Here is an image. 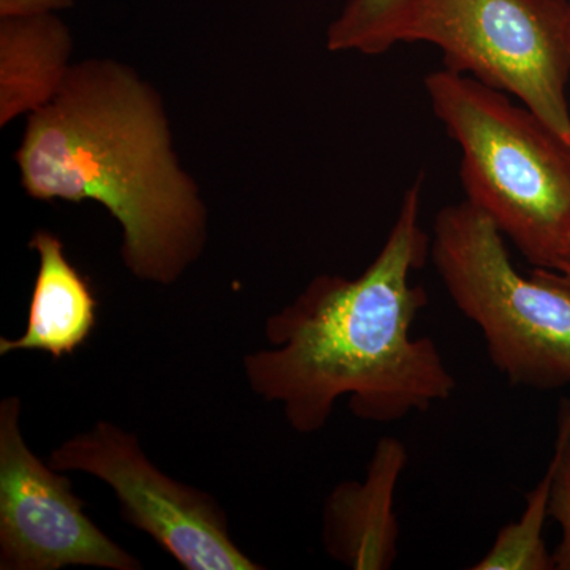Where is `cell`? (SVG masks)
<instances>
[{"label":"cell","instance_id":"1","mask_svg":"<svg viewBox=\"0 0 570 570\" xmlns=\"http://www.w3.org/2000/svg\"><path fill=\"white\" fill-rule=\"evenodd\" d=\"M422 181L404 194L381 253L355 279L317 276L266 321L268 347L246 356L255 395L275 403L296 433L324 430L341 397L371 423L400 422L448 401L456 381L431 337L412 335L428 305L412 273L431 239L420 227Z\"/></svg>","mask_w":570,"mask_h":570},{"label":"cell","instance_id":"2","mask_svg":"<svg viewBox=\"0 0 570 570\" xmlns=\"http://www.w3.org/2000/svg\"><path fill=\"white\" fill-rule=\"evenodd\" d=\"M18 165L33 198L102 205L138 279L171 285L204 250L197 186L176 163L159 97L127 67H70L61 91L32 112Z\"/></svg>","mask_w":570,"mask_h":570},{"label":"cell","instance_id":"3","mask_svg":"<svg viewBox=\"0 0 570 570\" xmlns=\"http://www.w3.org/2000/svg\"><path fill=\"white\" fill-rule=\"evenodd\" d=\"M434 115L461 149L469 204L534 268L557 269L570 239V145L508 94L449 69L425 78Z\"/></svg>","mask_w":570,"mask_h":570},{"label":"cell","instance_id":"4","mask_svg":"<svg viewBox=\"0 0 570 570\" xmlns=\"http://www.w3.org/2000/svg\"><path fill=\"white\" fill-rule=\"evenodd\" d=\"M431 262L456 309L478 325L513 387H570V284L554 269L521 275L504 235L468 200L438 213Z\"/></svg>","mask_w":570,"mask_h":570},{"label":"cell","instance_id":"5","mask_svg":"<svg viewBox=\"0 0 570 570\" xmlns=\"http://www.w3.org/2000/svg\"><path fill=\"white\" fill-rule=\"evenodd\" d=\"M420 41L444 52L445 69L515 96L570 145V0H417L389 48Z\"/></svg>","mask_w":570,"mask_h":570},{"label":"cell","instance_id":"6","mask_svg":"<svg viewBox=\"0 0 570 570\" xmlns=\"http://www.w3.org/2000/svg\"><path fill=\"white\" fill-rule=\"evenodd\" d=\"M52 468L102 480L118 499L122 520L145 532L186 570H258L232 539L219 502L160 471L130 431L112 422L63 441Z\"/></svg>","mask_w":570,"mask_h":570},{"label":"cell","instance_id":"7","mask_svg":"<svg viewBox=\"0 0 570 570\" xmlns=\"http://www.w3.org/2000/svg\"><path fill=\"white\" fill-rule=\"evenodd\" d=\"M21 406L0 401V570L142 569L89 519L63 472L29 449Z\"/></svg>","mask_w":570,"mask_h":570},{"label":"cell","instance_id":"8","mask_svg":"<svg viewBox=\"0 0 570 570\" xmlns=\"http://www.w3.org/2000/svg\"><path fill=\"white\" fill-rule=\"evenodd\" d=\"M403 441L379 439L363 480H347L328 494L322 542L333 560L355 570H387L397 557L395 494L407 466Z\"/></svg>","mask_w":570,"mask_h":570},{"label":"cell","instance_id":"9","mask_svg":"<svg viewBox=\"0 0 570 570\" xmlns=\"http://www.w3.org/2000/svg\"><path fill=\"white\" fill-rule=\"evenodd\" d=\"M31 247L39 255L28 325L20 337H0V355L45 352L52 358L73 354L97 326V299L67 258L58 236L37 232Z\"/></svg>","mask_w":570,"mask_h":570},{"label":"cell","instance_id":"10","mask_svg":"<svg viewBox=\"0 0 570 570\" xmlns=\"http://www.w3.org/2000/svg\"><path fill=\"white\" fill-rule=\"evenodd\" d=\"M71 40L55 14L3 18L0 24V118L40 110L69 75Z\"/></svg>","mask_w":570,"mask_h":570},{"label":"cell","instance_id":"11","mask_svg":"<svg viewBox=\"0 0 570 570\" xmlns=\"http://www.w3.org/2000/svg\"><path fill=\"white\" fill-rule=\"evenodd\" d=\"M550 471L547 469L535 489L527 497V509L515 523L499 531L493 547L472 569L475 570H550L553 553L543 542V523L549 517Z\"/></svg>","mask_w":570,"mask_h":570},{"label":"cell","instance_id":"12","mask_svg":"<svg viewBox=\"0 0 570 570\" xmlns=\"http://www.w3.org/2000/svg\"><path fill=\"white\" fill-rule=\"evenodd\" d=\"M417 0H348L326 33L330 51L382 55L393 26Z\"/></svg>","mask_w":570,"mask_h":570},{"label":"cell","instance_id":"13","mask_svg":"<svg viewBox=\"0 0 570 570\" xmlns=\"http://www.w3.org/2000/svg\"><path fill=\"white\" fill-rule=\"evenodd\" d=\"M549 517L561 527V542L553 551L558 570H570V397H562L558 407L557 439L549 464Z\"/></svg>","mask_w":570,"mask_h":570},{"label":"cell","instance_id":"14","mask_svg":"<svg viewBox=\"0 0 570 570\" xmlns=\"http://www.w3.org/2000/svg\"><path fill=\"white\" fill-rule=\"evenodd\" d=\"M73 0H0V17L26 18L69 9Z\"/></svg>","mask_w":570,"mask_h":570},{"label":"cell","instance_id":"15","mask_svg":"<svg viewBox=\"0 0 570 570\" xmlns=\"http://www.w3.org/2000/svg\"><path fill=\"white\" fill-rule=\"evenodd\" d=\"M554 272L560 273L562 279L570 284V264H560Z\"/></svg>","mask_w":570,"mask_h":570},{"label":"cell","instance_id":"16","mask_svg":"<svg viewBox=\"0 0 570 570\" xmlns=\"http://www.w3.org/2000/svg\"><path fill=\"white\" fill-rule=\"evenodd\" d=\"M561 264H570V239L568 243V247H566L564 258H562ZM557 268H558V266H557Z\"/></svg>","mask_w":570,"mask_h":570}]
</instances>
